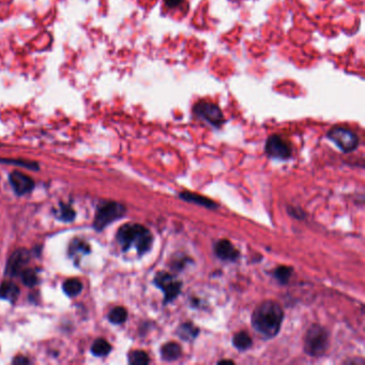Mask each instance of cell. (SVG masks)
I'll return each mask as SVG.
<instances>
[{
  "instance_id": "cell-1",
  "label": "cell",
  "mask_w": 365,
  "mask_h": 365,
  "mask_svg": "<svg viewBox=\"0 0 365 365\" xmlns=\"http://www.w3.org/2000/svg\"><path fill=\"white\" fill-rule=\"evenodd\" d=\"M284 321V311L282 306L273 300L261 302L252 314V327L263 339L276 337Z\"/></svg>"
},
{
  "instance_id": "cell-2",
  "label": "cell",
  "mask_w": 365,
  "mask_h": 365,
  "mask_svg": "<svg viewBox=\"0 0 365 365\" xmlns=\"http://www.w3.org/2000/svg\"><path fill=\"white\" fill-rule=\"evenodd\" d=\"M117 240L123 251L130 250L132 246L140 255L151 250L153 236L151 232L141 224H125L117 233Z\"/></svg>"
},
{
  "instance_id": "cell-3",
  "label": "cell",
  "mask_w": 365,
  "mask_h": 365,
  "mask_svg": "<svg viewBox=\"0 0 365 365\" xmlns=\"http://www.w3.org/2000/svg\"><path fill=\"white\" fill-rule=\"evenodd\" d=\"M329 332L318 324L309 327L303 337L304 352L313 358L323 357L329 348Z\"/></svg>"
},
{
  "instance_id": "cell-4",
  "label": "cell",
  "mask_w": 365,
  "mask_h": 365,
  "mask_svg": "<svg viewBox=\"0 0 365 365\" xmlns=\"http://www.w3.org/2000/svg\"><path fill=\"white\" fill-rule=\"evenodd\" d=\"M154 285L161 289L164 294V304L170 303L181 293L182 282H180L174 275L166 271L158 272L153 280Z\"/></svg>"
},
{
  "instance_id": "cell-5",
  "label": "cell",
  "mask_w": 365,
  "mask_h": 365,
  "mask_svg": "<svg viewBox=\"0 0 365 365\" xmlns=\"http://www.w3.org/2000/svg\"><path fill=\"white\" fill-rule=\"evenodd\" d=\"M327 138L345 153L352 152L359 147V136L347 127L340 125L333 126L328 132Z\"/></svg>"
},
{
  "instance_id": "cell-6",
  "label": "cell",
  "mask_w": 365,
  "mask_h": 365,
  "mask_svg": "<svg viewBox=\"0 0 365 365\" xmlns=\"http://www.w3.org/2000/svg\"><path fill=\"white\" fill-rule=\"evenodd\" d=\"M126 212V209L123 205L116 202L104 203L100 207L99 211L95 218V228L97 231H102L111 223L117 221L118 218L122 217Z\"/></svg>"
},
{
  "instance_id": "cell-7",
  "label": "cell",
  "mask_w": 365,
  "mask_h": 365,
  "mask_svg": "<svg viewBox=\"0 0 365 365\" xmlns=\"http://www.w3.org/2000/svg\"><path fill=\"white\" fill-rule=\"evenodd\" d=\"M193 113L199 119L212 125L215 129H220L225 123V117L221 108L213 103L199 101L193 106Z\"/></svg>"
},
{
  "instance_id": "cell-8",
  "label": "cell",
  "mask_w": 365,
  "mask_h": 365,
  "mask_svg": "<svg viewBox=\"0 0 365 365\" xmlns=\"http://www.w3.org/2000/svg\"><path fill=\"white\" fill-rule=\"evenodd\" d=\"M264 151L270 158L278 160H288L293 153L290 144L277 134L269 136L264 146Z\"/></svg>"
},
{
  "instance_id": "cell-9",
  "label": "cell",
  "mask_w": 365,
  "mask_h": 365,
  "mask_svg": "<svg viewBox=\"0 0 365 365\" xmlns=\"http://www.w3.org/2000/svg\"><path fill=\"white\" fill-rule=\"evenodd\" d=\"M29 259H30V253L27 250L20 249L15 251L8 261L6 273L8 276L11 277L18 276L20 273H22V271L26 267V264L28 263Z\"/></svg>"
},
{
  "instance_id": "cell-10",
  "label": "cell",
  "mask_w": 365,
  "mask_h": 365,
  "mask_svg": "<svg viewBox=\"0 0 365 365\" xmlns=\"http://www.w3.org/2000/svg\"><path fill=\"white\" fill-rule=\"evenodd\" d=\"M10 182L15 193L18 195H24L29 193L34 188L33 180L27 175L20 171H13L10 175Z\"/></svg>"
},
{
  "instance_id": "cell-11",
  "label": "cell",
  "mask_w": 365,
  "mask_h": 365,
  "mask_svg": "<svg viewBox=\"0 0 365 365\" xmlns=\"http://www.w3.org/2000/svg\"><path fill=\"white\" fill-rule=\"evenodd\" d=\"M216 256L224 261H236L239 258V251L237 250L230 240H220L214 245Z\"/></svg>"
},
{
  "instance_id": "cell-12",
  "label": "cell",
  "mask_w": 365,
  "mask_h": 365,
  "mask_svg": "<svg viewBox=\"0 0 365 365\" xmlns=\"http://www.w3.org/2000/svg\"><path fill=\"white\" fill-rule=\"evenodd\" d=\"M179 197L181 199L186 200V202H188V203L195 204V205L202 206V207H205V208H208V209L215 210V209L218 208V205L215 202H213V200L209 199L206 196L198 195L196 193H192V192H188V191L181 192V193L179 194Z\"/></svg>"
},
{
  "instance_id": "cell-13",
  "label": "cell",
  "mask_w": 365,
  "mask_h": 365,
  "mask_svg": "<svg viewBox=\"0 0 365 365\" xmlns=\"http://www.w3.org/2000/svg\"><path fill=\"white\" fill-rule=\"evenodd\" d=\"M182 355L181 346L175 342L164 344L161 347V357L164 361L172 362L178 360Z\"/></svg>"
},
{
  "instance_id": "cell-14",
  "label": "cell",
  "mask_w": 365,
  "mask_h": 365,
  "mask_svg": "<svg viewBox=\"0 0 365 365\" xmlns=\"http://www.w3.org/2000/svg\"><path fill=\"white\" fill-rule=\"evenodd\" d=\"M199 332H200L199 328L190 322L181 324L176 331L177 335L180 337V339L187 342L194 341L199 335Z\"/></svg>"
},
{
  "instance_id": "cell-15",
  "label": "cell",
  "mask_w": 365,
  "mask_h": 365,
  "mask_svg": "<svg viewBox=\"0 0 365 365\" xmlns=\"http://www.w3.org/2000/svg\"><path fill=\"white\" fill-rule=\"evenodd\" d=\"M18 295H20V289H18L15 283L7 281L0 285V298L2 299L13 302V301L16 300Z\"/></svg>"
},
{
  "instance_id": "cell-16",
  "label": "cell",
  "mask_w": 365,
  "mask_h": 365,
  "mask_svg": "<svg viewBox=\"0 0 365 365\" xmlns=\"http://www.w3.org/2000/svg\"><path fill=\"white\" fill-rule=\"evenodd\" d=\"M233 345L236 349H238L240 351H245L252 347L253 345L252 337L248 332L240 331L234 335Z\"/></svg>"
},
{
  "instance_id": "cell-17",
  "label": "cell",
  "mask_w": 365,
  "mask_h": 365,
  "mask_svg": "<svg viewBox=\"0 0 365 365\" xmlns=\"http://www.w3.org/2000/svg\"><path fill=\"white\" fill-rule=\"evenodd\" d=\"M294 273V269L288 266H280L278 268L275 269L273 271V276L277 279V281L282 285L288 284V282L290 281L291 276Z\"/></svg>"
},
{
  "instance_id": "cell-18",
  "label": "cell",
  "mask_w": 365,
  "mask_h": 365,
  "mask_svg": "<svg viewBox=\"0 0 365 365\" xmlns=\"http://www.w3.org/2000/svg\"><path fill=\"white\" fill-rule=\"evenodd\" d=\"M62 288L63 291H65V294L68 295L69 297H75L81 291L83 284H81V282L77 279H71L63 283Z\"/></svg>"
},
{
  "instance_id": "cell-19",
  "label": "cell",
  "mask_w": 365,
  "mask_h": 365,
  "mask_svg": "<svg viewBox=\"0 0 365 365\" xmlns=\"http://www.w3.org/2000/svg\"><path fill=\"white\" fill-rule=\"evenodd\" d=\"M111 351H112L111 344L105 341L104 339L97 340L93 344V347H91V352L97 355V357H104V355H107Z\"/></svg>"
},
{
  "instance_id": "cell-20",
  "label": "cell",
  "mask_w": 365,
  "mask_h": 365,
  "mask_svg": "<svg viewBox=\"0 0 365 365\" xmlns=\"http://www.w3.org/2000/svg\"><path fill=\"white\" fill-rule=\"evenodd\" d=\"M127 318V312L124 307L121 306H117L115 308H113L111 313L108 314V319L109 322L115 325H120L123 324Z\"/></svg>"
},
{
  "instance_id": "cell-21",
  "label": "cell",
  "mask_w": 365,
  "mask_h": 365,
  "mask_svg": "<svg viewBox=\"0 0 365 365\" xmlns=\"http://www.w3.org/2000/svg\"><path fill=\"white\" fill-rule=\"evenodd\" d=\"M129 362L132 365H146L150 362L149 355L143 350H134L129 354Z\"/></svg>"
},
{
  "instance_id": "cell-22",
  "label": "cell",
  "mask_w": 365,
  "mask_h": 365,
  "mask_svg": "<svg viewBox=\"0 0 365 365\" xmlns=\"http://www.w3.org/2000/svg\"><path fill=\"white\" fill-rule=\"evenodd\" d=\"M22 280L24 284L29 287L34 286L36 284V282H38L36 273L32 269H24L22 271Z\"/></svg>"
},
{
  "instance_id": "cell-23",
  "label": "cell",
  "mask_w": 365,
  "mask_h": 365,
  "mask_svg": "<svg viewBox=\"0 0 365 365\" xmlns=\"http://www.w3.org/2000/svg\"><path fill=\"white\" fill-rule=\"evenodd\" d=\"M58 217L61 218L62 221H73L75 217V212L70 206L67 205H60V210L58 211Z\"/></svg>"
},
{
  "instance_id": "cell-24",
  "label": "cell",
  "mask_w": 365,
  "mask_h": 365,
  "mask_svg": "<svg viewBox=\"0 0 365 365\" xmlns=\"http://www.w3.org/2000/svg\"><path fill=\"white\" fill-rule=\"evenodd\" d=\"M76 243H73L71 244V254L74 255L76 254L77 252H83V253H88L89 252V246L88 244L81 242L79 240H76L75 241Z\"/></svg>"
},
{
  "instance_id": "cell-25",
  "label": "cell",
  "mask_w": 365,
  "mask_h": 365,
  "mask_svg": "<svg viewBox=\"0 0 365 365\" xmlns=\"http://www.w3.org/2000/svg\"><path fill=\"white\" fill-rule=\"evenodd\" d=\"M0 162H4V163H11V164H15V165H25L27 168H30V169H38L36 167H38V165H36L35 163L33 162H21V161H12V160H8V161H5V160H0Z\"/></svg>"
},
{
  "instance_id": "cell-26",
  "label": "cell",
  "mask_w": 365,
  "mask_h": 365,
  "mask_svg": "<svg viewBox=\"0 0 365 365\" xmlns=\"http://www.w3.org/2000/svg\"><path fill=\"white\" fill-rule=\"evenodd\" d=\"M185 0H164V4L169 9H175L177 7H179Z\"/></svg>"
},
{
  "instance_id": "cell-27",
  "label": "cell",
  "mask_w": 365,
  "mask_h": 365,
  "mask_svg": "<svg viewBox=\"0 0 365 365\" xmlns=\"http://www.w3.org/2000/svg\"><path fill=\"white\" fill-rule=\"evenodd\" d=\"M13 363H18V364H26L28 363V360H27L26 358L24 357H16L14 360H13Z\"/></svg>"
},
{
  "instance_id": "cell-28",
  "label": "cell",
  "mask_w": 365,
  "mask_h": 365,
  "mask_svg": "<svg viewBox=\"0 0 365 365\" xmlns=\"http://www.w3.org/2000/svg\"><path fill=\"white\" fill-rule=\"evenodd\" d=\"M217 363H218V364H221V363H231V364H234V362H233L232 360H221V361H218Z\"/></svg>"
}]
</instances>
